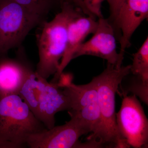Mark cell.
Listing matches in <instances>:
<instances>
[{"label":"cell","instance_id":"obj_1","mask_svg":"<svg viewBox=\"0 0 148 148\" xmlns=\"http://www.w3.org/2000/svg\"><path fill=\"white\" fill-rule=\"evenodd\" d=\"M82 14H84L80 10L64 1L60 12L52 20H45L40 24V31L36 37L39 61L36 73L47 79L57 72L66 49L69 24Z\"/></svg>","mask_w":148,"mask_h":148},{"label":"cell","instance_id":"obj_2","mask_svg":"<svg viewBox=\"0 0 148 148\" xmlns=\"http://www.w3.org/2000/svg\"><path fill=\"white\" fill-rule=\"evenodd\" d=\"M130 65L119 68L108 64L92 81L97 91L101 111V126L99 142L103 147L129 148L120 135L116 119L115 95L125 77L130 73Z\"/></svg>","mask_w":148,"mask_h":148},{"label":"cell","instance_id":"obj_3","mask_svg":"<svg viewBox=\"0 0 148 148\" xmlns=\"http://www.w3.org/2000/svg\"><path fill=\"white\" fill-rule=\"evenodd\" d=\"M18 94L0 96V148H21L28 137L46 129Z\"/></svg>","mask_w":148,"mask_h":148},{"label":"cell","instance_id":"obj_4","mask_svg":"<svg viewBox=\"0 0 148 148\" xmlns=\"http://www.w3.org/2000/svg\"><path fill=\"white\" fill-rule=\"evenodd\" d=\"M45 20L13 0H0V58L19 47L29 32Z\"/></svg>","mask_w":148,"mask_h":148},{"label":"cell","instance_id":"obj_5","mask_svg":"<svg viewBox=\"0 0 148 148\" xmlns=\"http://www.w3.org/2000/svg\"><path fill=\"white\" fill-rule=\"evenodd\" d=\"M63 90L69 99L70 116L79 119L90 135L88 141H92L103 147L99 142L101 126V111L97 91L92 81L87 84L76 85L73 82Z\"/></svg>","mask_w":148,"mask_h":148},{"label":"cell","instance_id":"obj_6","mask_svg":"<svg viewBox=\"0 0 148 148\" xmlns=\"http://www.w3.org/2000/svg\"><path fill=\"white\" fill-rule=\"evenodd\" d=\"M122 97L116 114L120 135L129 148H148V120L143 107L135 95Z\"/></svg>","mask_w":148,"mask_h":148},{"label":"cell","instance_id":"obj_7","mask_svg":"<svg viewBox=\"0 0 148 148\" xmlns=\"http://www.w3.org/2000/svg\"><path fill=\"white\" fill-rule=\"evenodd\" d=\"M70 116L71 120L63 125L30 135L27 146L31 148H83L79 138L89 132L76 117Z\"/></svg>","mask_w":148,"mask_h":148},{"label":"cell","instance_id":"obj_8","mask_svg":"<svg viewBox=\"0 0 148 148\" xmlns=\"http://www.w3.org/2000/svg\"><path fill=\"white\" fill-rule=\"evenodd\" d=\"M93 35L77 49L73 59L84 55L92 56L105 59L108 64L121 67L123 60L117 51L116 36L108 18H98L97 29Z\"/></svg>","mask_w":148,"mask_h":148},{"label":"cell","instance_id":"obj_9","mask_svg":"<svg viewBox=\"0 0 148 148\" xmlns=\"http://www.w3.org/2000/svg\"><path fill=\"white\" fill-rule=\"evenodd\" d=\"M148 16V0H125L121 6L114 31L120 45L119 53L122 60L125 50L130 46L132 35Z\"/></svg>","mask_w":148,"mask_h":148},{"label":"cell","instance_id":"obj_10","mask_svg":"<svg viewBox=\"0 0 148 148\" xmlns=\"http://www.w3.org/2000/svg\"><path fill=\"white\" fill-rule=\"evenodd\" d=\"M98 26L96 18L84 14L77 16L71 22L68 27L66 49L61 58L57 72L51 82L56 83L59 76L73 59L77 49L86 38L95 33Z\"/></svg>","mask_w":148,"mask_h":148},{"label":"cell","instance_id":"obj_11","mask_svg":"<svg viewBox=\"0 0 148 148\" xmlns=\"http://www.w3.org/2000/svg\"><path fill=\"white\" fill-rule=\"evenodd\" d=\"M69 99L63 89L56 83L45 80L37 109L36 117L47 129L55 126L56 114L70 110Z\"/></svg>","mask_w":148,"mask_h":148},{"label":"cell","instance_id":"obj_12","mask_svg":"<svg viewBox=\"0 0 148 148\" xmlns=\"http://www.w3.org/2000/svg\"><path fill=\"white\" fill-rule=\"evenodd\" d=\"M12 58L5 56L0 58V96L18 94L32 66L24 55Z\"/></svg>","mask_w":148,"mask_h":148},{"label":"cell","instance_id":"obj_13","mask_svg":"<svg viewBox=\"0 0 148 148\" xmlns=\"http://www.w3.org/2000/svg\"><path fill=\"white\" fill-rule=\"evenodd\" d=\"M45 79L33 69L29 72L18 91V95L36 116Z\"/></svg>","mask_w":148,"mask_h":148},{"label":"cell","instance_id":"obj_14","mask_svg":"<svg viewBox=\"0 0 148 148\" xmlns=\"http://www.w3.org/2000/svg\"><path fill=\"white\" fill-rule=\"evenodd\" d=\"M130 73L148 82V38L133 55Z\"/></svg>","mask_w":148,"mask_h":148},{"label":"cell","instance_id":"obj_15","mask_svg":"<svg viewBox=\"0 0 148 148\" xmlns=\"http://www.w3.org/2000/svg\"><path fill=\"white\" fill-rule=\"evenodd\" d=\"M131 82L127 86L121 87V91L118 92L120 95H128L131 92L140 98L145 104H148V82L145 81L141 78L134 75Z\"/></svg>","mask_w":148,"mask_h":148},{"label":"cell","instance_id":"obj_16","mask_svg":"<svg viewBox=\"0 0 148 148\" xmlns=\"http://www.w3.org/2000/svg\"><path fill=\"white\" fill-rule=\"evenodd\" d=\"M13 1L31 12L45 18L51 11L53 9L56 0Z\"/></svg>","mask_w":148,"mask_h":148},{"label":"cell","instance_id":"obj_17","mask_svg":"<svg viewBox=\"0 0 148 148\" xmlns=\"http://www.w3.org/2000/svg\"><path fill=\"white\" fill-rule=\"evenodd\" d=\"M125 0H108L110 6V16L108 18L114 30L120 9Z\"/></svg>","mask_w":148,"mask_h":148},{"label":"cell","instance_id":"obj_18","mask_svg":"<svg viewBox=\"0 0 148 148\" xmlns=\"http://www.w3.org/2000/svg\"><path fill=\"white\" fill-rule=\"evenodd\" d=\"M105 0H83L86 8L89 13L96 18L103 17L101 6L102 3Z\"/></svg>","mask_w":148,"mask_h":148},{"label":"cell","instance_id":"obj_19","mask_svg":"<svg viewBox=\"0 0 148 148\" xmlns=\"http://www.w3.org/2000/svg\"><path fill=\"white\" fill-rule=\"evenodd\" d=\"M62 2L67 1L73 4L74 6L75 7L79 9L82 11L83 12L85 15L92 17V18H96L94 16H92L89 12L87 10L85 6L83 3V0H61Z\"/></svg>","mask_w":148,"mask_h":148}]
</instances>
